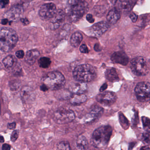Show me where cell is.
Returning <instances> with one entry per match:
<instances>
[{
	"instance_id": "6da1fadb",
	"label": "cell",
	"mask_w": 150,
	"mask_h": 150,
	"mask_svg": "<svg viewBox=\"0 0 150 150\" xmlns=\"http://www.w3.org/2000/svg\"><path fill=\"white\" fill-rule=\"evenodd\" d=\"M112 133V129L110 126H102L99 127L93 133L91 144L97 149L105 147L109 142Z\"/></svg>"
},
{
	"instance_id": "7a4b0ae2",
	"label": "cell",
	"mask_w": 150,
	"mask_h": 150,
	"mask_svg": "<svg viewBox=\"0 0 150 150\" xmlns=\"http://www.w3.org/2000/svg\"><path fill=\"white\" fill-rule=\"evenodd\" d=\"M18 41V36L16 32L11 28H0V50L8 52L12 50Z\"/></svg>"
},
{
	"instance_id": "3957f363",
	"label": "cell",
	"mask_w": 150,
	"mask_h": 150,
	"mask_svg": "<svg viewBox=\"0 0 150 150\" xmlns=\"http://www.w3.org/2000/svg\"><path fill=\"white\" fill-rule=\"evenodd\" d=\"M88 10V4L84 0H69L68 1L67 13L73 22L79 20Z\"/></svg>"
},
{
	"instance_id": "277c9868",
	"label": "cell",
	"mask_w": 150,
	"mask_h": 150,
	"mask_svg": "<svg viewBox=\"0 0 150 150\" xmlns=\"http://www.w3.org/2000/svg\"><path fill=\"white\" fill-rule=\"evenodd\" d=\"M42 82L48 89L53 90H61L66 83L64 76L58 71H52L47 73L43 77Z\"/></svg>"
},
{
	"instance_id": "5b68a950",
	"label": "cell",
	"mask_w": 150,
	"mask_h": 150,
	"mask_svg": "<svg viewBox=\"0 0 150 150\" xmlns=\"http://www.w3.org/2000/svg\"><path fill=\"white\" fill-rule=\"evenodd\" d=\"M73 76L76 81L86 82H91L95 78L96 72L91 65L81 64L75 68Z\"/></svg>"
},
{
	"instance_id": "8992f818",
	"label": "cell",
	"mask_w": 150,
	"mask_h": 150,
	"mask_svg": "<svg viewBox=\"0 0 150 150\" xmlns=\"http://www.w3.org/2000/svg\"><path fill=\"white\" fill-rule=\"evenodd\" d=\"M130 67L132 72L137 76L146 75L149 71V67L146 59L141 56L134 58L131 61Z\"/></svg>"
},
{
	"instance_id": "52a82bcc",
	"label": "cell",
	"mask_w": 150,
	"mask_h": 150,
	"mask_svg": "<svg viewBox=\"0 0 150 150\" xmlns=\"http://www.w3.org/2000/svg\"><path fill=\"white\" fill-rule=\"evenodd\" d=\"M75 118L74 112L67 108H61L55 112L54 120L59 124H66L71 122Z\"/></svg>"
},
{
	"instance_id": "ba28073f",
	"label": "cell",
	"mask_w": 150,
	"mask_h": 150,
	"mask_svg": "<svg viewBox=\"0 0 150 150\" xmlns=\"http://www.w3.org/2000/svg\"><path fill=\"white\" fill-rule=\"evenodd\" d=\"M135 92L137 99L142 102L150 100V83L143 82L138 83L135 88Z\"/></svg>"
},
{
	"instance_id": "9c48e42d",
	"label": "cell",
	"mask_w": 150,
	"mask_h": 150,
	"mask_svg": "<svg viewBox=\"0 0 150 150\" xmlns=\"http://www.w3.org/2000/svg\"><path fill=\"white\" fill-rule=\"evenodd\" d=\"M56 11V7L54 4H45L40 7L39 15L42 20H50L53 16Z\"/></svg>"
},
{
	"instance_id": "30bf717a",
	"label": "cell",
	"mask_w": 150,
	"mask_h": 150,
	"mask_svg": "<svg viewBox=\"0 0 150 150\" xmlns=\"http://www.w3.org/2000/svg\"><path fill=\"white\" fill-rule=\"evenodd\" d=\"M96 99L101 105L105 106H110L115 103L117 96L112 92H105L97 95Z\"/></svg>"
},
{
	"instance_id": "8fae6325",
	"label": "cell",
	"mask_w": 150,
	"mask_h": 150,
	"mask_svg": "<svg viewBox=\"0 0 150 150\" xmlns=\"http://www.w3.org/2000/svg\"><path fill=\"white\" fill-rule=\"evenodd\" d=\"M104 109L98 105H93L90 109V112L86 115L84 122L86 124H91L97 121L103 114Z\"/></svg>"
},
{
	"instance_id": "7c38bea8",
	"label": "cell",
	"mask_w": 150,
	"mask_h": 150,
	"mask_svg": "<svg viewBox=\"0 0 150 150\" xmlns=\"http://www.w3.org/2000/svg\"><path fill=\"white\" fill-rule=\"evenodd\" d=\"M23 11V6L22 4H17L8 11L5 13L4 17L9 20V23L16 21L19 19Z\"/></svg>"
},
{
	"instance_id": "4fadbf2b",
	"label": "cell",
	"mask_w": 150,
	"mask_h": 150,
	"mask_svg": "<svg viewBox=\"0 0 150 150\" xmlns=\"http://www.w3.org/2000/svg\"><path fill=\"white\" fill-rule=\"evenodd\" d=\"M109 28V24L104 21L98 22L90 28V32L93 36L99 37L103 35Z\"/></svg>"
},
{
	"instance_id": "5bb4252c",
	"label": "cell",
	"mask_w": 150,
	"mask_h": 150,
	"mask_svg": "<svg viewBox=\"0 0 150 150\" xmlns=\"http://www.w3.org/2000/svg\"><path fill=\"white\" fill-rule=\"evenodd\" d=\"M65 12L61 9L56 11L53 16L50 19V27L52 30H56L60 26L65 18Z\"/></svg>"
},
{
	"instance_id": "9a60e30c",
	"label": "cell",
	"mask_w": 150,
	"mask_h": 150,
	"mask_svg": "<svg viewBox=\"0 0 150 150\" xmlns=\"http://www.w3.org/2000/svg\"><path fill=\"white\" fill-rule=\"evenodd\" d=\"M111 60L114 63H119L123 66H126L129 60L127 55L122 51L114 53L111 56Z\"/></svg>"
},
{
	"instance_id": "2e32d148",
	"label": "cell",
	"mask_w": 150,
	"mask_h": 150,
	"mask_svg": "<svg viewBox=\"0 0 150 150\" xmlns=\"http://www.w3.org/2000/svg\"><path fill=\"white\" fill-rule=\"evenodd\" d=\"M87 89L86 82L77 81L73 83L69 87V90L74 94H83Z\"/></svg>"
},
{
	"instance_id": "e0dca14e",
	"label": "cell",
	"mask_w": 150,
	"mask_h": 150,
	"mask_svg": "<svg viewBox=\"0 0 150 150\" xmlns=\"http://www.w3.org/2000/svg\"><path fill=\"white\" fill-rule=\"evenodd\" d=\"M137 0H120L118 7L120 11L128 12L131 10L136 2Z\"/></svg>"
},
{
	"instance_id": "ac0fdd59",
	"label": "cell",
	"mask_w": 150,
	"mask_h": 150,
	"mask_svg": "<svg viewBox=\"0 0 150 150\" xmlns=\"http://www.w3.org/2000/svg\"><path fill=\"white\" fill-rule=\"evenodd\" d=\"M40 55V53L38 50L36 49L28 51L26 53L25 57V60L30 65H33L37 59Z\"/></svg>"
},
{
	"instance_id": "d6986e66",
	"label": "cell",
	"mask_w": 150,
	"mask_h": 150,
	"mask_svg": "<svg viewBox=\"0 0 150 150\" xmlns=\"http://www.w3.org/2000/svg\"><path fill=\"white\" fill-rule=\"evenodd\" d=\"M120 18V11L116 9H113L108 13L107 20L111 24H115Z\"/></svg>"
},
{
	"instance_id": "ffe728a7",
	"label": "cell",
	"mask_w": 150,
	"mask_h": 150,
	"mask_svg": "<svg viewBox=\"0 0 150 150\" xmlns=\"http://www.w3.org/2000/svg\"><path fill=\"white\" fill-rule=\"evenodd\" d=\"M70 102L74 105H79L84 103L87 100V97L84 94L72 93L69 98Z\"/></svg>"
},
{
	"instance_id": "44dd1931",
	"label": "cell",
	"mask_w": 150,
	"mask_h": 150,
	"mask_svg": "<svg viewBox=\"0 0 150 150\" xmlns=\"http://www.w3.org/2000/svg\"><path fill=\"white\" fill-rule=\"evenodd\" d=\"M106 78L111 82L119 81V77L116 70L114 68L108 69L105 72Z\"/></svg>"
},
{
	"instance_id": "7402d4cb",
	"label": "cell",
	"mask_w": 150,
	"mask_h": 150,
	"mask_svg": "<svg viewBox=\"0 0 150 150\" xmlns=\"http://www.w3.org/2000/svg\"><path fill=\"white\" fill-rule=\"evenodd\" d=\"M83 39V36L80 33L75 32L71 36L70 43L74 47H77L80 45Z\"/></svg>"
},
{
	"instance_id": "603a6c76",
	"label": "cell",
	"mask_w": 150,
	"mask_h": 150,
	"mask_svg": "<svg viewBox=\"0 0 150 150\" xmlns=\"http://www.w3.org/2000/svg\"><path fill=\"white\" fill-rule=\"evenodd\" d=\"M88 142L83 136H79L76 141L77 148L79 150H86L88 149Z\"/></svg>"
},
{
	"instance_id": "cb8c5ba5",
	"label": "cell",
	"mask_w": 150,
	"mask_h": 150,
	"mask_svg": "<svg viewBox=\"0 0 150 150\" xmlns=\"http://www.w3.org/2000/svg\"><path fill=\"white\" fill-rule=\"evenodd\" d=\"M16 60L15 56L12 55H8L3 60V63L5 68H9L13 67Z\"/></svg>"
},
{
	"instance_id": "d4e9b609",
	"label": "cell",
	"mask_w": 150,
	"mask_h": 150,
	"mask_svg": "<svg viewBox=\"0 0 150 150\" xmlns=\"http://www.w3.org/2000/svg\"><path fill=\"white\" fill-rule=\"evenodd\" d=\"M38 63L40 68H47L51 65V60L50 58L47 57H41L39 60Z\"/></svg>"
},
{
	"instance_id": "484cf974",
	"label": "cell",
	"mask_w": 150,
	"mask_h": 150,
	"mask_svg": "<svg viewBox=\"0 0 150 150\" xmlns=\"http://www.w3.org/2000/svg\"><path fill=\"white\" fill-rule=\"evenodd\" d=\"M119 119L122 127L125 129H127L129 127V124L127 119L121 113L119 114Z\"/></svg>"
},
{
	"instance_id": "4316f807",
	"label": "cell",
	"mask_w": 150,
	"mask_h": 150,
	"mask_svg": "<svg viewBox=\"0 0 150 150\" xmlns=\"http://www.w3.org/2000/svg\"><path fill=\"white\" fill-rule=\"evenodd\" d=\"M142 121L144 129L147 132L150 133V119L146 117H143Z\"/></svg>"
},
{
	"instance_id": "83f0119b",
	"label": "cell",
	"mask_w": 150,
	"mask_h": 150,
	"mask_svg": "<svg viewBox=\"0 0 150 150\" xmlns=\"http://www.w3.org/2000/svg\"><path fill=\"white\" fill-rule=\"evenodd\" d=\"M57 149L58 150H70V148L69 144L68 142L62 141L59 143L57 146Z\"/></svg>"
},
{
	"instance_id": "f1b7e54d",
	"label": "cell",
	"mask_w": 150,
	"mask_h": 150,
	"mask_svg": "<svg viewBox=\"0 0 150 150\" xmlns=\"http://www.w3.org/2000/svg\"><path fill=\"white\" fill-rule=\"evenodd\" d=\"M142 139L143 141L145 144H150V136L147 133H144L142 136Z\"/></svg>"
},
{
	"instance_id": "f546056e",
	"label": "cell",
	"mask_w": 150,
	"mask_h": 150,
	"mask_svg": "<svg viewBox=\"0 0 150 150\" xmlns=\"http://www.w3.org/2000/svg\"><path fill=\"white\" fill-rule=\"evenodd\" d=\"M18 135H19V132L18 130H14L11 134V140L12 142L16 141L18 138Z\"/></svg>"
},
{
	"instance_id": "4dcf8cb0",
	"label": "cell",
	"mask_w": 150,
	"mask_h": 150,
	"mask_svg": "<svg viewBox=\"0 0 150 150\" xmlns=\"http://www.w3.org/2000/svg\"><path fill=\"white\" fill-rule=\"evenodd\" d=\"M80 52L83 53H89V50L87 46L86 45H81L79 48Z\"/></svg>"
},
{
	"instance_id": "1f68e13d",
	"label": "cell",
	"mask_w": 150,
	"mask_h": 150,
	"mask_svg": "<svg viewBox=\"0 0 150 150\" xmlns=\"http://www.w3.org/2000/svg\"><path fill=\"white\" fill-rule=\"evenodd\" d=\"M9 3V0H0V8L3 9L5 8V7Z\"/></svg>"
},
{
	"instance_id": "d6a6232c",
	"label": "cell",
	"mask_w": 150,
	"mask_h": 150,
	"mask_svg": "<svg viewBox=\"0 0 150 150\" xmlns=\"http://www.w3.org/2000/svg\"><path fill=\"white\" fill-rule=\"evenodd\" d=\"M16 55L18 59H23L24 56V52L23 50H19L16 52Z\"/></svg>"
},
{
	"instance_id": "836d02e7",
	"label": "cell",
	"mask_w": 150,
	"mask_h": 150,
	"mask_svg": "<svg viewBox=\"0 0 150 150\" xmlns=\"http://www.w3.org/2000/svg\"><path fill=\"white\" fill-rule=\"evenodd\" d=\"M19 83L18 82H15L13 81V82L11 83V88L12 90H17L19 88Z\"/></svg>"
},
{
	"instance_id": "e575fe53",
	"label": "cell",
	"mask_w": 150,
	"mask_h": 150,
	"mask_svg": "<svg viewBox=\"0 0 150 150\" xmlns=\"http://www.w3.org/2000/svg\"><path fill=\"white\" fill-rule=\"evenodd\" d=\"M129 17H130L131 21L134 22V23H135V22L137 21V18H138V16H137L136 14H135V13L133 12V13L130 14V16H129Z\"/></svg>"
},
{
	"instance_id": "d590c367",
	"label": "cell",
	"mask_w": 150,
	"mask_h": 150,
	"mask_svg": "<svg viewBox=\"0 0 150 150\" xmlns=\"http://www.w3.org/2000/svg\"><path fill=\"white\" fill-rule=\"evenodd\" d=\"M86 19L88 22L91 23L94 22V18H93L92 15L91 14H87L86 15Z\"/></svg>"
},
{
	"instance_id": "8d00e7d4",
	"label": "cell",
	"mask_w": 150,
	"mask_h": 150,
	"mask_svg": "<svg viewBox=\"0 0 150 150\" xmlns=\"http://www.w3.org/2000/svg\"><path fill=\"white\" fill-rule=\"evenodd\" d=\"M8 128L9 129H14L16 127V123L15 122H12L11 123H8Z\"/></svg>"
},
{
	"instance_id": "74e56055",
	"label": "cell",
	"mask_w": 150,
	"mask_h": 150,
	"mask_svg": "<svg viewBox=\"0 0 150 150\" xmlns=\"http://www.w3.org/2000/svg\"><path fill=\"white\" fill-rule=\"evenodd\" d=\"M21 22L23 23V24L24 25H27L29 24V21L28 19L26 18H22L20 19Z\"/></svg>"
},
{
	"instance_id": "f35d334b",
	"label": "cell",
	"mask_w": 150,
	"mask_h": 150,
	"mask_svg": "<svg viewBox=\"0 0 150 150\" xmlns=\"http://www.w3.org/2000/svg\"><path fill=\"white\" fill-rule=\"evenodd\" d=\"M40 89L41 91L44 92L47 91L48 90V88L47 87L46 85H45L44 84H43L40 86Z\"/></svg>"
},
{
	"instance_id": "ab89813d",
	"label": "cell",
	"mask_w": 150,
	"mask_h": 150,
	"mask_svg": "<svg viewBox=\"0 0 150 150\" xmlns=\"http://www.w3.org/2000/svg\"><path fill=\"white\" fill-rule=\"evenodd\" d=\"M108 87V85L106 83L104 84L102 86L100 87V92H102L104 91L105 90H106L107 88Z\"/></svg>"
},
{
	"instance_id": "60d3db41",
	"label": "cell",
	"mask_w": 150,
	"mask_h": 150,
	"mask_svg": "<svg viewBox=\"0 0 150 150\" xmlns=\"http://www.w3.org/2000/svg\"><path fill=\"white\" fill-rule=\"evenodd\" d=\"M11 149L10 145L8 144H4L2 146V149L3 150H9Z\"/></svg>"
},
{
	"instance_id": "b9f144b4",
	"label": "cell",
	"mask_w": 150,
	"mask_h": 150,
	"mask_svg": "<svg viewBox=\"0 0 150 150\" xmlns=\"http://www.w3.org/2000/svg\"><path fill=\"white\" fill-rule=\"evenodd\" d=\"M9 23V20L7 18H4L1 20V24L3 25H6Z\"/></svg>"
},
{
	"instance_id": "7bdbcfd3",
	"label": "cell",
	"mask_w": 150,
	"mask_h": 150,
	"mask_svg": "<svg viewBox=\"0 0 150 150\" xmlns=\"http://www.w3.org/2000/svg\"><path fill=\"white\" fill-rule=\"evenodd\" d=\"M109 2V3L111 4L112 5H114L117 2L118 0H108Z\"/></svg>"
},
{
	"instance_id": "ee69618b",
	"label": "cell",
	"mask_w": 150,
	"mask_h": 150,
	"mask_svg": "<svg viewBox=\"0 0 150 150\" xmlns=\"http://www.w3.org/2000/svg\"><path fill=\"white\" fill-rule=\"evenodd\" d=\"M94 49L96 51H100V45L98 44H96L94 46Z\"/></svg>"
},
{
	"instance_id": "f6af8a7d",
	"label": "cell",
	"mask_w": 150,
	"mask_h": 150,
	"mask_svg": "<svg viewBox=\"0 0 150 150\" xmlns=\"http://www.w3.org/2000/svg\"><path fill=\"white\" fill-rule=\"evenodd\" d=\"M135 143H131L129 144V149H132L133 148H134V146H135Z\"/></svg>"
},
{
	"instance_id": "bcb514c9",
	"label": "cell",
	"mask_w": 150,
	"mask_h": 150,
	"mask_svg": "<svg viewBox=\"0 0 150 150\" xmlns=\"http://www.w3.org/2000/svg\"><path fill=\"white\" fill-rule=\"evenodd\" d=\"M4 138L1 136H0V143L4 142Z\"/></svg>"
},
{
	"instance_id": "7dc6e473",
	"label": "cell",
	"mask_w": 150,
	"mask_h": 150,
	"mask_svg": "<svg viewBox=\"0 0 150 150\" xmlns=\"http://www.w3.org/2000/svg\"><path fill=\"white\" fill-rule=\"evenodd\" d=\"M141 150H144V149H150V148H148V147H146V148H145V147H142V148H141Z\"/></svg>"
},
{
	"instance_id": "c3c4849f",
	"label": "cell",
	"mask_w": 150,
	"mask_h": 150,
	"mask_svg": "<svg viewBox=\"0 0 150 150\" xmlns=\"http://www.w3.org/2000/svg\"><path fill=\"white\" fill-rule=\"evenodd\" d=\"M1 104H0V114H1Z\"/></svg>"
},
{
	"instance_id": "681fc988",
	"label": "cell",
	"mask_w": 150,
	"mask_h": 150,
	"mask_svg": "<svg viewBox=\"0 0 150 150\" xmlns=\"http://www.w3.org/2000/svg\"><path fill=\"white\" fill-rule=\"evenodd\" d=\"M45 1H52V0H45Z\"/></svg>"
},
{
	"instance_id": "f907efd6",
	"label": "cell",
	"mask_w": 150,
	"mask_h": 150,
	"mask_svg": "<svg viewBox=\"0 0 150 150\" xmlns=\"http://www.w3.org/2000/svg\"></svg>"
}]
</instances>
